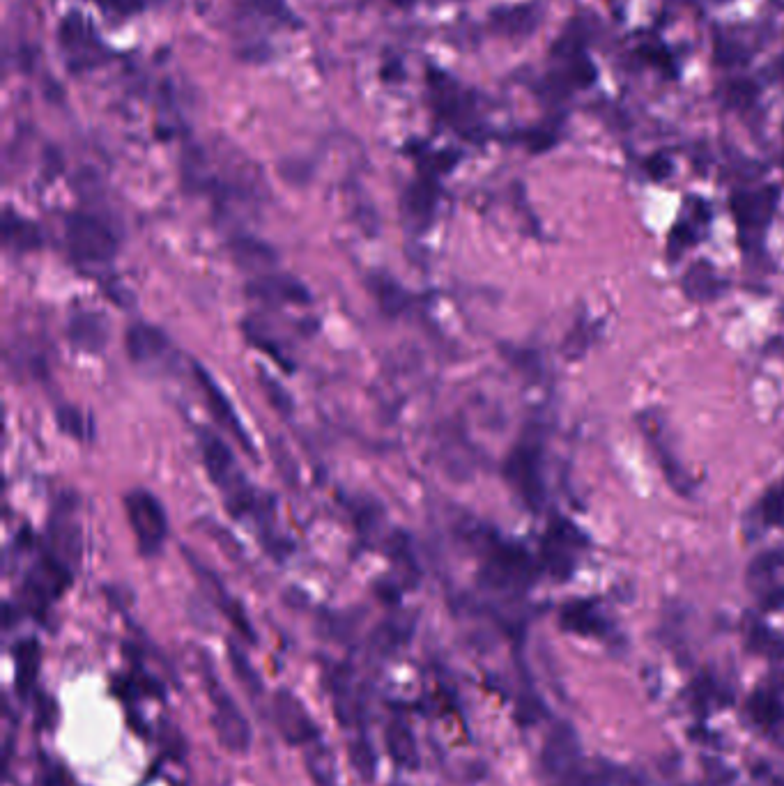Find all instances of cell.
<instances>
[{"label": "cell", "mask_w": 784, "mask_h": 786, "mask_svg": "<svg viewBox=\"0 0 784 786\" xmlns=\"http://www.w3.org/2000/svg\"><path fill=\"white\" fill-rule=\"evenodd\" d=\"M640 426L644 430V435L651 439V446L656 449V456L660 460V465L667 472V479L674 485L676 490H683V485H686V476L681 472V465L676 462L674 456H670V451H665V442H663V435H660V426L656 421V416L647 414V416H640Z\"/></svg>", "instance_id": "cell-18"}, {"label": "cell", "mask_w": 784, "mask_h": 786, "mask_svg": "<svg viewBox=\"0 0 784 786\" xmlns=\"http://www.w3.org/2000/svg\"><path fill=\"white\" fill-rule=\"evenodd\" d=\"M247 295L267 304H309L311 292L286 274H265L247 285Z\"/></svg>", "instance_id": "cell-10"}, {"label": "cell", "mask_w": 784, "mask_h": 786, "mask_svg": "<svg viewBox=\"0 0 784 786\" xmlns=\"http://www.w3.org/2000/svg\"><path fill=\"white\" fill-rule=\"evenodd\" d=\"M532 575V561L527 552L516 545H499L488 564V580L495 587H513L525 584Z\"/></svg>", "instance_id": "cell-11"}, {"label": "cell", "mask_w": 784, "mask_h": 786, "mask_svg": "<svg viewBox=\"0 0 784 786\" xmlns=\"http://www.w3.org/2000/svg\"><path fill=\"white\" fill-rule=\"evenodd\" d=\"M401 642H403V630L398 628L394 621H389L373 633L371 649L380 655H387V653L394 651Z\"/></svg>", "instance_id": "cell-27"}, {"label": "cell", "mask_w": 784, "mask_h": 786, "mask_svg": "<svg viewBox=\"0 0 784 786\" xmlns=\"http://www.w3.org/2000/svg\"><path fill=\"white\" fill-rule=\"evenodd\" d=\"M14 658H17V678H14V685H17V692L21 697H26L30 690H33V683L40 672V644L35 639H23L14 651Z\"/></svg>", "instance_id": "cell-19"}, {"label": "cell", "mask_w": 784, "mask_h": 786, "mask_svg": "<svg viewBox=\"0 0 784 786\" xmlns=\"http://www.w3.org/2000/svg\"><path fill=\"white\" fill-rule=\"evenodd\" d=\"M752 718L762 724H773L780 720V704L771 695H757L750 701Z\"/></svg>", "instance_id": "cell-31"}, {"label": "cell", "mask_w": 784, "mask_h": 786, "mask_svg": "<svg viewBox=\"0 0 784 786\" xmlns=\"http://www.w3.org/2000/svg\"><path fill=\"white\" fill-rule=\"evenodd\" d=\"M555 786H607V780L601 770L573 766L568 773L557 777Z\"/></svg>", "instance_id": "cell-26"}, {"label": "cell", "mask_w": 784, "mask_h": 786, "mask_svg": "<svg viewBox=\"0 0 784 786\" xmlns=\"http://www.w3.org/2000/svg\"><path fill=\"white\" fill-rule=\"evenodd\" d=\"M95 3L104 12L118 14V17H132V14L145 10L150 0H95Z\"/></svg>", "instance_id": "cell-34"}, {"label": "cell", "mask_w": 784, "mask_h": 786, "mask_svg": "<svg viewBox=\"0 0 784 786\" xmlns=\"http://www.w3.org/2000/svg\"><path fill=\"white\" fill-rule=\"evenodd\" d=\"M201 449L207 474L219 483V488H230V476L235 474V458L228 446L210 430H201Z\"/></svg>", "instance_id": "cell-14"}, {"label": "cell", "mask_w": 784, "mask_h": 786, "mask_svg": "<svg viewBox=\"0 0 784 786\" xmlns=\"http://www.w3.org/2000/svg\"><path fill=\"white\" fill-rule=\"evenodd\" d=\"M352 764H355V768L359 770V775L364 777V780H371L375 768V754L366 741H359L352 745Z\"/></svg>", "instance_id": "cell-33"}, {"label": "cell", "mask_w": 784, "mask_h": 786, "mask_svg": "<svg viewBox=\"0 0 784 786\" xmlns=\"http://www.w3.org/2000/svg\"><path fill=\"white\" fill-rule=\"evenodd\" d=\"M44 786H67V782L63 780V777H60V773L56 768H51L49 773H46V777H44Z\"/></svg>", "instance_id": "cell-41"}, {"label": "cell", "mask_w": 784, "mask_h": 786, "mask_svg": "<svg viewBox=\"0 0 784 786\" xmlns=\"http://www.w3.org/2000/svg\"><path fill=\"white\" fill-rule=\"evenodd\" d=\"M127 518L143 554H157L168 536V520L164 506L148 490H134L125 499Z\"/></svg>", "instance_id": "cell-3"}, {"label": "cell", "mask_w": 784, "mask_h": 786, "mask_svg": "<svg viewBox=\"0 0 784 786\" xmlns=\"http://www.w3.org/2000/svg\"><path fill=\"white\" fill-rule=\"evenodd\" d=\"M757 97V86L748 79H736L727 86V102L732 106H750Z\"/></svg>", "instance_id": "cell-32"}, {"label": "cell", "mask_w": 784, "mask_h": 786, "mask_svg": "<svg viewBox=\"0 0 784 786\" xmlns=\"http://www.w3.org/2000/svg\"><path fill=\"white\" fill-rule=\"evenodd\" d=\"M578 759H580V741H578V734H575V729L566 722L555 724L543 743V754H541L543 770L552 777H559L568 773L573 766H578Z\"/></svg>", "instance_id": "cell-9"}, {"label": "cell", "mask_w": 784, "mask_h": 786, "mask_svg": "<svg viewBox=\"0 0 784 786\" xmlns=\"http://www.w3.org/2000/svg\"><path fill=\"white\" fill-rule=\"evenodd\" d=\"M506 476H509V481L516 485V490L529 506L536 508L541 504L543 499L541 453H538L536 444L525 442L511 453L509 462H506Z\"/></svg>", "instance_id": "cell-7"}, {"label": "cell", "mask_w": 784, "mask_h": 786, "mask_svg": "<svg viewBox=\"0 0 784 786\" xmlns=\"http://www.w3.org/2000/svg\"><path fill=\"white\" fill-rule=\"evenodd\" d=\"M3 233H5V244L19 253L35 251V249H40V244H42L40 228H37L33 221H28V219L19 217V214H14L12 210L5 212Z\"/></svg>", "instance_id": "cell-16"}, {"label": "cell", "mask_w": 784, "mask_h": 786, "mask_svg": "<svg viewBox=\"0 0 784 786\" xmlns=\"http://www.w3.org/2000/svg\"><path fill=\"white\" fill-rule=\"evenodd\" d=\"M647 171H649V175L653 177V180H665V177L672 173V161L667 159L665 154H656V157L649 159Z\"/></svg>", "instance_id": "cell-39"}, {"label": "cell", "mask_w": 784, "mask_h": 786, "mask_svg": "<svg viewBox=\"0 0 784 786\" xmlns=\"http://www.w3.org/2000/svg\"><path fill=\"white\" fill-rule=\"evenodd\" d=\"M568 76H571V81L575 83V86L587 88L596 81V67L591 65L584 56H578V58H573V65H571V72H568Z\"/></svg>", "instance_id": "cell-37"}, {"label": "cell", "mask_w": 784, "mask_h": 786, "mask_svg": "<svg viewBox=\"0 0 784 786\" xmlns=\"http://www.w3.org/2000/svg\"><path fill=\"white\" fill-rule=\"evenodd\" d=\"M732 207L741 226H762V223H766V219L771 217L775 207V194L773 191L771 194H739L734 196Z\"/></svg>", "instance_id": "cell-17"}, {"label": "cell", "mask_w": 784, "mask_h": 786, "mask_svg": "<svg viewBox=\"0 0 784 786\" xmlns=\"http://www.w3.org/2000/svg\"><path fill=\"white\" fill-rule=\"evenodd\" d=\"M65 240L69 251L83 262H109L118 253V240L111 228L90 214H69Z\"/></svg>", "instance_id": "cell-2"}, {"label": "cell", "mask_w": 784, "mask_h": 786, "mask_svg": "<svg viewBox=\"0 0 784 786\" xmlns=\"http://www.w3.org/2000/svg\"><path fill=\"white\" fill-rule=\"evenodd\" d=\"M435 203H437V187L433 177H419L405 194L407 214L417 219L419 223L428 221V217L435 210Z\"/></svg>", "instance_id": "cell-21"}, {"label": "cell", "mask_w": 784, "mask_h": 786, "mask_svg": "<svg viewBox=\"0 0 784 786\" xmlns=\"http://www.w3.org/2000/svg\"><path fill=\"white\" fill-rule=\"evenodd\" d=\"M228 655H230V667H233L235 676L244 683V688H247L251 695H260V692H263V683H260V676L256 674V669L251 667L247 655H244L242 651H237L233 644H230Z\"/></svg>", "instance_id": "cell-25"}, {"label": "cell", "mask_w": 784, "mask_h": 786, "mask_svg": "<svg viewBox=\"0 0 784 786\" xmlns=\"http://www.w3.org/2000/svg\"><path fill=\"white\" fill-rule=\"evenodd\" d=\"M306 768H309L311 780L318 786H336V761L329 747L311 743L309 752H306Z\"/></svg>", "instance_id": "cell-23"}, {"label": "cell", "mask_w": 784, "mask_h": 786, "mask_svg": "<svg viewBox=\"0 0 784 786\" xmlns=\"http://www.w3.org/2000/svg\"><path fill=\"white\" fill-rule=\"evenodd\" d=\"M69 582H72V573H69L65 561L58 557H44L40 566L30 570L23 593H26L30 607H46L69 587Z\"/></svg>", "instance_id": "cell-8"}, {"label": "cell", "mask_w": 784, "mask_h": 786, "mask_svg": "<svg viewBox=\"0 0 784 786\" xmlns=\"http://www.w3.org/2000/svg\"><path fill=\"white\" fill-rule=\"evenodd\" d=\"M194 371H196V380H198V384H201V389H203V393H205V403H207V407H210L212 419L219 423L221 430H226L228 435H233V437L237 439V442L242 444V449L249 453V456H253V442H251V437H249L247 430H244L242 421L237 419L235 407H233V403H230V400H228V396L224 393V389H221L219 384L214 382V377H212L210 373H207L201 364H196V366H194Z\"/></svg>", "instance_id": "cell-6"}, {"label": "cell", "mask_w": 784, "mask_h": 786, "mask_svg": "<svg viewBox=\"0 0 784 786\" xmlns=\"http://www.w3.org/2000/svg\"><path fill=\"white\" fill-rule=\"evenodd\" d=\"M274 722L279 734L290 745H311L318 738V727L306 706L290 690H279L274 697Z\"/></svg>", "instance_id": "cell-5"}, {"label": "cell", "mask_w": 784, "mask_h": 786, "mask_svg": "<svg viewBox=\"0 0 784 786\" xmlns=\"http://www.w3.org/2000/svg\"><path fill=\"white\" fill-rule=\"evenodd\" d=\"M168 350H171V341L164 331L152 325H134L127 331V352L136 364H157L164 361Z\"/></svg>", "instance_id": "cell-12"}, {"label": "cell", "mask_w": 784, "mask_h": 786, "mask_svg": "<svg viewBox=\"0 0 784 786\" xmlns=\"http://www.w3.org/2000/svg\"><path fill=\"white\" fill-rule=\"evenodd\" d=\"M762 513H764V520L768 524H778V527H784V483H780L778 488H773L764 497Z\"/></svg>", "instance_id": "cell-30"}, {"label": "cell", "mask_w": 784, "mask_h": 786, "mask_svg": "<svg viewBox=\"0 0 784 786\" xmlns=\"http://www.w3.org/2000/svg\"><path fill=\"white\" fill-rule=\"evenodd\" d=\"M230 251H233L235 260L240 262L242 267L258 269V267H272L276 262L274 249H269L267 244L253 240V237H240L230 244Z\"/></svg>", "instance_id": "cell-22"}, {"label": "cell", "mask_w": 784, "mask_h": 786, "mask_svg": "<svg viewBox=\"0 0 784 786\" xmlns=\"http://www.w3.org/2000/svg\"><path fill=\"white\" fill-rule=\"evenodd\" d=\"M495 23L506 33H522V30H529L532 28V12L529 10H506V12H499L495 14Z\"/></svg>", "instance_id": "cell-29"}, {"label": "cell", "mask_w": 784, "mask_h": 786, "mask_svg": "<svg viewBox=\"0 0 784 786\" xmlns=\"http://www.w3.org/2000/svg\"><path fill=\"white\" fill-rule=\"evenodd\" d=\"M527 141H529V148H532L534 152H541V150H548V148H552V145H555V134L538 129V131H532V134H529Z\"/></svg>", "instance_id": "cell-40"}, {"label": "cell", "mask_w": 784, "mask_h": 786, "mask_svg": "<svg viewBox=\"0 0 784 786\" xmlns=\"http://www.w3.org/2000/svg\"><path fill=\"white\" fill-rule=\"evenodd\" d=\"M384 743H387L389 757L403 768H417L419 766V750L417 741H414L410 727H405L403 722H391L384 734Z\"/></svg>", "instance_id": "cell-15"}, {"label": "cell", "mask_w": 784, "mask_h": 786, "mask_svg": "<svg viewBox=\"0 0 784 786\" xmlns=\"http://www.w3.org/2000/svg\"><path fill=\"white\" fill-rule=\"evenodd\" d=\"M559 621L561 628L571 630L575 635H596L603 630L601 616L596 614V610L589 603H580V600L568 603L564 610H561Z\"/></svg>", "instance_id": "cell-20"}, {"label": "cell", "mask_w": 784, "mask_h": 786, "mask_svg": "<svg viewBox=\"0 0 784 786\" xmlns=\"http://www.w3.org/2000/svg\"><path fill=\"white\" fill-rule=\"evenodd\" d=\"M58 44L72 74H81L109 60V49L99 40L95 26L81 12L65 14L58 26Z\"/></svg>", "instance_id": "cell-1"}, {"label": "cell", "mask_w": 784, "mask_h": 786, "mask_svg": "<svg viewBox=\"0 0 784 786\" xmlns=\"http://www.w3.org/2000/svg\"><path fill=\"white\" fill-rule=\"evenodd\" d=\"M582 33H566L559 37V42L555 44V53L557 58H578L580 56V46H582Z\"/></svg>", "instance_id": "cell-38"}, {"label": "cell", "mask_w": 784, "mask_h": 786, "mask_svg": "<svg viewBox=\"0 0 784 786\" xmlns=\"http://www.w3.org/2000/svg\"><path fill=\"white\" fill-rule=\"evenodd\" d=\"M258 380H260V384H263V389L269 391L267 396H269V400H272V405L276 407V410H281L283 414H288V412H290V407H292V400H290V396L286 393V389H283L279 382L269 380L267 373H260Z\"/></svg>", "instance_id": "cell-35"}, {"label": "cell", "mask_w": 784, "mask_h": 786, "mask_svg": "<svg viewBox=\"0 0 784 786\" xmlns=\"http://www.w3.org/2000/svg\"><path fill=\"white\" fill-rule=\"evenodd\" d=\"M371 290L375 299H378L382 311L389 315L403 313V308L407 304V292L389 276H373L371 279Z\"/></svg>", "instance_id": "cell-24"}, {"label": "cell", "mask_w": 784, "mask_h": 786, "mask_svg": "<svg viewBox=\"0 0 784 786\" xmlns=\"http://www.w3.org/2000/svg\"><path fill=\"white\" fill-rule=\"evenodd\" d=\"M109 322H106L104 315L99 313H79L69 320L67 336L69 343L74 348H79L83 352H99L104 350L106 341H109Z\"/></svg>", "instance_id": "cell-13"}, {"label": "cell", "mask_w": 784, "mask_h": 786, "mask_svg": "<svg viewBox=\"0 0 784 786\" xmlns=\"http://www.w3.org/2000/svg\"><path fill=\"white\" fill-rule=\"evenodd\" d=\"M58 426L65 430L67 435H72L76 439H86L88 437V421L86 414L76 407H60L58 410Z\"/></svg>", "instance_id": "cell-28"}, {"label": "cell", "mask_w": 784, "mask_h": 786, "mask_svg": "<svg viewBox=\"0 0 784 786\" xmlns=\"http://www.w3.org/2000/svg\"><path fill=\"white\" fill-rule=\"evenodd\" d=\"M716 60L722 67H736L743 65L748 56H745V49L734 42H720L716 46Z\"/></svg>", "instance_id": "cell-36"}, {"label": "cell", "mask_w": 784, "mask_h": 786, "mask_svg": "<svg viewBox=\"0 0 784 786\" xmlns=\"http://www.w3.org/2000/svg\"><path fill=\"white\" fill-rule=\"evenodd\" d=\"M210 699H212V724L217 729L221 745H226L230 752H247L251 745V724L244 718L240 706L228 695L224 685H219L210 678Z\"/></svg>", "instance_id": "cell-4"}]
</instances>
